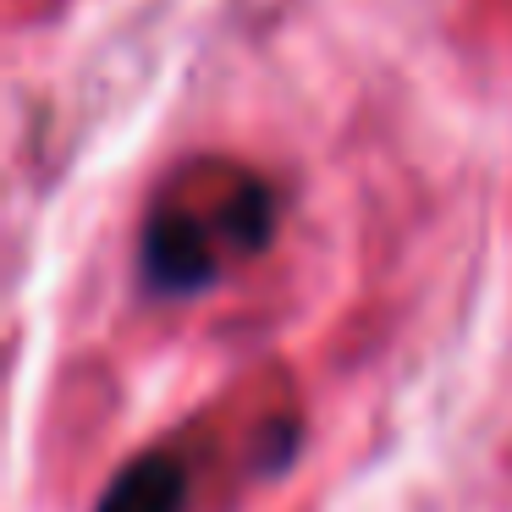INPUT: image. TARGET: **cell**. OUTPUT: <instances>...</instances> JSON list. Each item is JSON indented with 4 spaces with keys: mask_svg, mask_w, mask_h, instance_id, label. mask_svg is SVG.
I'll return each instance as SVG.
<instances>
[{
    "mask_svg": "<svg viewBox=\"0 0 512 512\" xmlns=\"http://www.w3.org/2000/svg\"><path fill=\"white\" fill-rule=\"evenodd\" d=\"M94 512H188V468L171 452H144L105 485Z\"/></svg>",
    "mask_w": 512,
    "mask_h": 512,
    "instance_id": "cell-2",
    "label": "cell"
},
{
    "mask_svg": "<svg viewBox=\"0 0 512 512\" xmlns=\"http://www.w3.org/2000/svg\"><path fill=\"white\" fill-rule=\"evenodd\" d=\"M281 199L265 177L232 160H199L177 171L144 215L138 276L160 298H193L232 265L265 254L276 237Z\"/></svg>",
    "mask_w": 512,
    "mask_h": 512,
    "instance_id": "cell-1",
    "label": "cell"
}]
</instances>
